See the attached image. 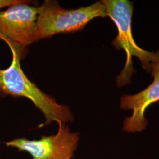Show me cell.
Returning a JSON list of instances; mask_svg holds the SVG:
<instances>
[{
  "instance_id": "6da1fadb",
  "label": "cell",
  "mask_w": 159,
  "mask_h": 159,
  "mask_svg": "<svg viewBox=\"0 0 159 159\" xmlns=\"http://www.w3.org/2000/svg\"><path fill=\"white\" fill-rule=\"evenodd\" d=\"M11 52L10 66L4 70L0 69V96L29 98L44 115L46 125L54 121L58 124L72 122L73 114L68 106L58 104L53 97L43 92L30 81L21 68L18 54L13 50Z\"/></svg>"
},
{
  "instance_id": "7a4b0ae2",
  "label": "cell",
  "mask_w": 159,
  "mask_h": 159,
  "mask_svg": "<svg viewBox=\"0 0 159 159\" xmlns=\"http://www.w3.org/2000/svg\"><path fill=\"white\" fill-rule=\"evenodd\" d=\"M108 17L115 23L118 34L112 44L120 50L126 53V63L121 73L116 78L119 87L130 84L131 78L136 70L133 68L132 57L138 58L143 68L151 73L154 65L159 61V51L156 52L143 50L137 46L133 39L131 29V20L133 12V2L128 0H103Z\"/></svg>"
},
{
  "instance_id": "3957f363",
  "label": "cell",
  "mask_w": 159,
  "mask_h": 159,
  "mask_svg": "<svg viewBox=\"0 0 159 159\" xmlns=\"http://www.w3.org/2000/svg\"><path fill=\"white\" fill-rule=\"evenodd\" d=\"M35 41L50 38L60 33L79 31L91 20L108 17L102 1L77 9H66L56 1L46 0L39 7Z\"/></svg>"
},
{
  "instance_id": "277c9868",
  "label": "cell",
  "mask_w": 159,
  "mask_h": 159,
  "mask_svg": "<svg viewBox=\"0 0 159 159\" xmlns=\"http://www.w3.org/2000/svg\"><path fill=\"white\" fill-rule=\"evenodd\" d=\"M30 1L0 11V40L23 59L27 46L35 42L36 24L39 8L30 5Z\"/></svg>"
},
{
  "instance_id": "5b68a950",
  "label": "cell",
  "mask_w": 159,
  "mask_h": 159,
  "mask_svg": "<svg viewBox=\"0 0 159 159\" xmlns=\"http://www.w3.org/2000/svg\"><path fill=\"white\" fill-rule=\"evenodd\" d=\"M80 140L77 132H71L66 124L59 123L56 134L43 136L39 140L17 138L5 143L7 147L26 152L32 159H72Z\"/></svg>"
},
{
  "instance_id": "8992f818",
  "label": "cell",
  "mask_w": 159,
  "mask_h": 159,
  "mask_svg": "<svg viewBox=\"0 0 159 159\" xmlns=\"http://www.w3.org/2000/svg\"><path fill=\"white\" fill-rule=\"evenodd\" d=\"M151 74L153 81L146 89L134 95H124L121 97L120 108L132 111L130 116L125 117L123 122V130L127 133L144 130L148 125L145 117L147 108L159 102V61L154 65Z\"/></svg>"
},
{
  "instance_id": "52a82bcc",
  "label": "cell",
  "mask_w": 159,
  "mask_h": 159,
  "mask_svg": "<svg viewBox=\"0 0 159 159\" xmlns=\"http://www.w3.org/2000/svg\"><path fill=\"white\" fill-rule=\"evenodd\" d=\"M26 1L23 0H0V10L6 7H10L12 6L25 2Z\"/></svg>"
}]
</instances>
